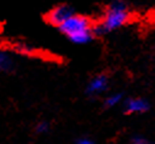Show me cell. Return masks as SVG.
<instances>
[{
    "instance_id": "cell-1",
    "label": "cell",
    "mask_w": 155,
    "mask_h": 144,
    "mask_svg": "<svg viewBox=\"0 0 155 144\" xmlns=\"http://www.w3.org/2000/svg\"><path fill=\"white\" fill-rule=\"evenodd\" d=\"M131 21V10L125 0H112L104 10L98 23H94L95 37L120 29Z\"/></svg>"
},
{
    "instance_id": "cell-2",
    "label": "cell",
    "mask_w": 155,
    "mask_h": 144,
    "mask_svg": "<svg viewBox=\"0 0 155 144\" xmlns=\"http://www.w3.org/2000/svg\"><path fill=\"white\" fill-rule=\"evenodd\" d=\"M58 29L71 43L77 45L88 44L95 38L93 21L84 15L76 12L72 14L65 22H62Z\"/></svg>"
},
{
    "instance_id": "cell-3",
    "label": "cell",
    "mask_w": 155,
    "mask_h": 144,
    "mask_svg": "<svg viewBox=\"0 0 155 144\" xmlns=\"http://www.w3.org/2000/svg\"><path fill=\"white\" fill-rule=\"evenodd\" d=\"M109 77L105 74L94 76L87 84L84 93L89 99H97L109 89Z\"/></svg>"
},
{
    "instance_id": "cell-4",
    "label": "cell",
    "mask_w": 155,
    "mask_h": 144,
    "mask_svg": "<svg viewBox=\"0 0 155 144\" xmlns=\"http://www.w3.org/2000/svg\"><path fill=\"white\" fill-rule=\"evenodd\" d=\"M76 11H74V9L71 6V5H68V4H59V5H56V6H54L49 12H48V15H47V21L51 25V26H54V27H59L62 22H65L72 14H74Z\"/></svg>"
},
{
    "instance_id": "cell-5",
    "label": "cell",
    "mask_w": 155,
    "mask_h": 144,
    "mask_svg": "<svg viewBox=\"0 0 155 144\" xmlns=\"http://www.w3.org/2000/svg\"><path fill=\"white\" fill-rule=\"evenodd\" d=\"M122 110L127 115L145 114L150 110V103L145 98H127L122 100Z\"/></svg>"
},
{
    "instance_id": "cell-6",
    "label": "cell",
    "mask_w": 155,
    "mask_h": 144,
    "mask_svg": "<svg viewBox=\"0 0 155 144\" xmlns=\"http://www.w3.org/2000/svg\"><path fill=\"white\" fill-rule=\"evenodd\" d=\"M16 68V59L5 49H0V74H11Z\"/></svg>"
},
{
    "instance_id": "cell-7",
    "label": "cell",
    "mask_w": 155,
    "mask_h": 144,
    "mask_svg": "<svg viewBox=\"0 0 155 144\" xmlns=\"http://www.w3.org/2000/svg\"><path fill=\"white\" fill-rule=\"evenodd\" d=\"M12 51L18 55H23V56H32L34 55L35 49L25 42H17L12 45Z\"/></svg>"
},
{
    "instance_id": "cell-8",
    "label": "cell",
    "mask_w": 155,
    "mask_h": 144,
    "mask_svg": "<svg viewBox=\"0 0 155 144\" xmlns=\"http://www.w3.org/2000/svg\"><path fill=\"white\" fill-rule=\"evenodd\" d=\"M124 100V94L122 93H111L110 95L104 98L103 105L106 109H111V107L117 106L120 103H122Z\"/></svg>"
},
{
    "instance_id": "cell-9",
    "label": "cell",
    "mask_w": 155,
    "mask_h": 144,
    "mask_svg": "<svg viewBox=\"0 0 155 144\" xmlns=\"http://www.w3.org/2000/svg\"><path fill=\"white\" fill-rule=\"evenodd\" d=\"M34 131L35 133L38 134H47L50 132V123L48 121H41V122H38L34 127Z\"/></svg>"
},
{
    "instance_id": "cell-10",
    "label": "cell",
    "mask_w": 155,
    "mask_h": 144,
    "mask_svg": "<svg viewBox=\"0 0 155 144\" xmlns=\"http://www.w3.org/2000/svg\"><path fill=\"white\" fill-rule=\"evenodd\" d=\"M130 144H150V142H149V139H147L143 136H136L131 139Z\"/></svg>"
},
{
    "instance_id": "cell-11",
    "label": "cell",
    "mask_w": 155,
    "mask_h": 144,
    "mask_svg": "<svg viewBox=\"0 0 155 144\" xmlns=\"http://www.w3.org/2000/svg\"><path fill=\"white\" fill-rule=\"evenodd\" d=\"M76 144H95V142L88 137H80L76 139Z\"/></svg>"
}]
</instances>
